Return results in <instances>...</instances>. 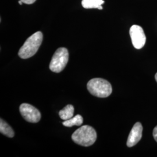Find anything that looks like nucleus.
Returning a JSON list of instances; mask_svg holds the SVG:
<instances>
[{"instance_id":"nucleus-8","label":"nucleus","mask_w":157,"mask_h":157,"mask_svg":"<svg viewBox=\"0 0 157 157\" xmlns=\"http://www.w3.org/2000/svg\"><path fill=\"white\" fill-rule=\"evenodd\" d=\"M0 132L10 138H12L15 135L13 130L2 119L0 120Z\"/></svg>"},{"instance_id":"nucleus-12","label":"nucleus","mask_w":157,"mask_h":157,"mask_svg":"<svg viewBox=\"0 0 157 157\" xmlns=\"http://www.w3.org/2000/svg\"><path fill=\"white\" fill-rule=\"evenodd\" d=\"M23 3L26 4H32L34 2H36V0H21Z\"/></svg>"},{"instance_id":"nucleus-10","label":"nucleus","mask_w":157,"mask_h":157,"mask_svg":"<svg viewBox=\"0 0 157 157\" xmlns=\"http://www.w3.org/2000/svg\"><path fill=\"white\" fill-rule=\"evenodd\" d=\"M83 119L80 115H77L68 120L62 122L63 125L66 127H72L73 126H80L83 124Z\"/></svg>"},{"instance_id":"nucleus-9","label":"nucleus","mask_w":157,"mask_h":157,"mask_svg":"<svg viewBox=\"0 0 157 157\" xmlns=\"http://www.w3.org/2000/svg\"><path fill=\"white\" fill-rule=\"evenodd\" d=\"M74 107L72 105H67L59 112L60 118L63 121H67L73 117Z\"/></svg>"},{"instance_id":"nucleus-3","label":"nucleus","mask_w":157,"mask_h":157,"mask_svg":"<svg viewBox=\"0 0 157 157\" xmlns=\"http://www.w3.org/2000/svg\"><path fill=\"white\" fill-rule=\"evenodd\" d=\"M87 87L91 94L100 98H105L112 93L111 84L103 78L91 79L87 83Z\"/></svg>"},{"instance_id":"nucleus-4","label":"nucleus","mask_w":157,"mask_h":157,"mask_svg":"<svg viewBox=\"0 0 157 157\" xmlns=\"http://www.w3.org/2000/svg\"><path fill=\"white\" fill-rule=\"evenodd\" d=\"M69 60V52L65 47H61L56 50L53 55L50 63V69L53 72L59 73L67 65Z\"/></svg>"},{"instance_id":"nucleus-1","label":"nucleus","mask_w":157,"mask_h":157,"mask_svg":"<svg viewBox=\"0 0 157 157\" xmlns=\"http://www.w3.org/2000/svg\"><path fill=\"white\" fill-rule=\"evenodd\" d=\"M43 35L41 32H37L30 36L26 40L18 52V56L22 59H28L37 52L42 43Z\"/></svg>"},{"instance_id":"nucleus-7","label":"nucleus","mask_w":157,"mask_h":157,"mask_svg":"<svg viewBox=\"0 0 157 157\" xmlns=\"http://www.w3.org/2000/svg\"><path fill=\"white\" fill-rule=\"evenodd\" d=\"M143 126L140 122L135 124L133 128L131 130L127 141V146L132 147L137 144L142 137Z\"/></svg>"},{"instance_id":"nucleus-6","label":"nucleus","mask_w":157,"mask_h":157,"mask_svg":"<svg viewBox=\"0 0 157 157\" xmlns=\"http://www.w3.org/2000/svg\"><path fill=\"white\" fill-rule=\"evenodd\" d=\"M132 44L136 49H141L145 45L146 36L143 28L139 25H133L129 31Z\"/></svg>"},{"instance_id":"nucleus-2","label":"nucleus","mask_w":157,"mask_h":157,"mask_svg":"<svg viewBox=\"0 0 157 157\" xmlns=\"http://www.w3.org/2000/svg\"><path fill=\"white\" fill-rule=\"evenodd\" d=\"M72 140L76 144L83 147L93 145L97 139V133L91 126L84 125L77 129L72 135Z\"/></svg>"},{"instance_id":"nucleus-15","label":"nucleus","mask_w":157,"mask_h":157,"mask_svg":"<svg viewBox=\"0 0 157 157\" xmlns=\"http://www.w3.org/2000/svg\"><path fill=\"white\" fill-rule=\"evenodd\" d=\"M155 78L156 82H157V73L155 74Z\"/></svg>"},{"instance_id":"nucleus-14","label":"nucleus","mask_w":157,"mask_h":157,"mask_svg":"<svg viewBox=\"0 0 157 157\" xmlns=\"http://www.w3.org/2000/svg\"><path fill=\"white\" fill-rule=\"evenodd\" d=\"M18 3L20 4V5H22L23 2L22 1H21V0H19V1H18Z\"/></svg>"},{"instance_id":"nucleus-5","label":"nucleus","mask_w":157,"mask_h":157,"mask_svg":"<svg viewBox=\"0 0 157 157\" xmlns=\"http://www.w3.org/2000/svg\"><path fill=\"white\" fill-rule=\"evenodd\" d=\"M19 111L23 118L29 122L37 123L41 119V113L39 111L30 104H22L19 107Z\"/></svg>"},{"instance_id":"nucleus-11","label":"nucleus","mask_w":157,"mask_h":157,"mask_svg":"<svg viewBox=\"0 0 157 157\" xmlns=\"http://www.w3.org/2000/svg\"><path fill=\"white\" fill-rule=\"evenodd\" d=\"M104 3V0H82V5L86 9L98 8Z\"/></svg>"},{"instance_id":"nucleus-16","label":"nucleus","mask_w":157,"mask_h":157,"mask_svg":"<svg viewBox=\"0 0 157 157\" xmlns=\"http://www.w3.org/2000/svg\"><path fill=\"white\" fill-rule=\"evenodd\" d=\"M98 9V10H102V6H100V7H99Z\"/></svg>"},{"instance_id":"nucleus-13","label":"nucleus","mask_w":157,"mask_h":157,"mask_svg":"<svg viewBox=\"0 0 157 157\" xmlns=\"http://www.w3.org/2000/svg\"><path fill=\"white\" fill-rule=\"evenodd\" d=\"M153 136L155 140L157 142V126H155V128L153 130Z\"/></svg>"}]
</instances>
